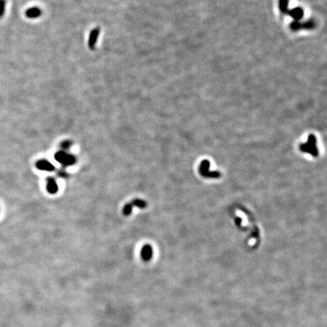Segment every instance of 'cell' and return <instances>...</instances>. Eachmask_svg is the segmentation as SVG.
Segmentation results:
<instances>
[{"instance_id": "3957f363", "label": "cell", "mask_w": 327, "mask_h": 327, "mask_svg": "<svg viewBox=\"0 0 327 327\" xmlns=\"http://www.w3.org/2000/svg\"><path fill=\"white\" fill-rule=\"evenodd\" d=\"M209 167L210 162L208 161H203L200 166V172L201 175L206 177H210V178H217L220 177V173L218 172H209Z\"/></svg>"}, {"instance_id": "30bf717a", "label": "cell", "mask_w": 327, "mask_h": 327, "mask_svg": "<svg viewBox=\"0 0 327 327\" xmlns=\"http://www.w3.org/2000/svg\"><path fill=\"white\" fill-rule=\"evenodd\" d=\"M133 205H131V203H129V204L125 205L124 208H123V214L126 215V216H129L130 214L132 213V210H133Z\"/></svg>"}, {"instance_id": "7c38bea8", "label": "cell", "mask_w": 327, "mask_h": 327, "mask_svg": "<svg viewBox=\"0 0 327 327\" xmlns=\"http://www.w3.org/2000/svg\"><path fill=\"white\" fill-rule=\"evenodd\" d=\"M6 8V2L5 0H0V18L3 16Z\"/></svg>"}, {"instance_id": "8992f818", "label": "cell", "mask_w": 327, "mask_h": 327, "mask_svg": "<svg viewBox=\"0 0 327 327\" xmlns=\"http://www.w3.org/2000/svg\"><path fill=\"white\" fill-rule=\"evenodd\" d=\"M46 189L47 191L50 194H55L58 190V186L57 184L56 180L53 177H49L47 179L46 182Z\"/></svg>"}, {"instance_id": "9c48e42d", "label": "cell", "mask_w": 327, "mask_h": 327, "mask_svg": "<svg viewBox=\"0 0 327 327\" xmlns=\"http://www.w3.org/2000/svg\"><path fill=\"white\" fill-rule=\"evenodd\" d=\"M131 205H133V207H136V208H140V209H143V208H146V206H147L146 201L140 199H136L133 200L131 202Z\"/></svg>"}, {"instance_id": "52a82bcc", "label": "cell", "mask_w": 327, "mask_h": 327, "mask_svg": "<svg viewBox=\"0 0 327 327\" xmlns=\"http://www.w3.org/2000/svg\"><path fill=\"white\" fill-rule=\"evenodd\" d=\"M152 255L153 250L152 247L149 245H144L142 251H141V256H142V258L144 260H145V261H149L152 257Z\"/></svg>"}, {"instance_id": "7a4b0ae2", "label": "cell", "mask_w": 327, "mask_h": 327, "mask_svg": "<svg viewBox=\"0 0 327 327\" xmlns=\"http://www.w3.org/2000/svg\"><path fill=\"white\" fill-rule=\"evenodd\" d=\"M316 138L314 135H311L308 137V142L307 144L301 145V150L304 152H308L313 156L318 154V151L316 146Z\"/></svg>"}, {"instance_id": "ba28073f", "label": "cell", "mask_w": 327, "mask_h": 327, "mask_svg": "<svg viewBox=\"0 0 327 327\" xmlns=\"http://www.w3.org/2000/svg\"><path fill=\"white\" fill-rule=\"evenodd\" d=\"M26 16L28 18L31 19H35L39 18L42 15V11L38 7H32V8H30L26 11Z\"/></svg>"}, {"instance_id": "8fae6325", "label": "cell", "mask_w": 327, "mask_h": 327, "mask_svg": "<svg viewBox=\"0 0 327 327\" xmlns=\"http://www.w3.org/2000/svg\"><path fill=\"white\" fill-rule=\"evenodd\" d=\"M71 145H72V142L70 140L63 141V142H62V144H61V147L63 149V151L67 150L68 149H70Z\"/></svg>"}, {"instance_id": "277c9868", "label": "cell", "mask_w": 327, "mask_h": 327, "mask_svg": "<svg viewBox=\"0 0 327 327\" xmlns=\"http://www.w3.org/2000/svg\"><path fill=\"white\" fill-rule=\"evenodd\" d=\"M100 34V28L99 27H95V28L93 29L90 32V36H89V39H88V46L89 48L90 49L93 50L95 48V45H96V42L98 40L99 36Z\"/></svg>"}, {"instance_id": "6da1fadb", "label": "cell", "mask_w": 327, "mask_h": 327, "mask_svg": "<svg viewBox=\"0 0 327 327\" xmlns=\"http://www.w3.org/2000/svg\"><path fill=\"white\" fill-rule=\"evenodd\" d=\"M55 159L63 165L64 167H69L74 164L76 162V158L73 154L66 152L65 151H58L55 153Z\"/></svg>"}, {"instance_id": "4fadbf2b", "label": "cell", "mask_w": 327, "mask_h": 327, "mask_svg": "<svg viewBox=\"0 0 327 327\" xmlns=\"http://www.w3.org/2000/svg\"><path fill=\"white\" fill-rule=\"evenodd\" d=\"M58 176H59V177H67V173H66V172H64V170H60V171H59V172H58Z\"/></svg>"}, {"instance_id": "5b68a950", "label": "cell", "mask_w": 327, "mask_h": 327, "mask_svg": "<svg viewBox=\"0 0 327 327\" xmlns=\"http://www.w3.org/2000/svg\"><path fill=\"white\" fill-rule=\"evenodd\" d=\"M36 167L39 170L48 172H52L55 169V166L53 164L48 161L47 160H39V161L36 163Z\"/></svg>"}]
</instances>
